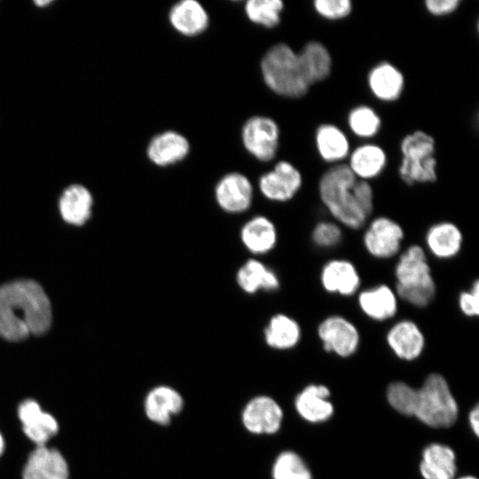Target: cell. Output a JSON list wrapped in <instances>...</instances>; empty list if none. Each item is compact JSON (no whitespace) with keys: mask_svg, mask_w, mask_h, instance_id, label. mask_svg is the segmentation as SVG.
<instances>
[{"mask_svg":"<svg viewBox=\"0 0 479 479\" xmlns=\"http://www.w3.org/2000/svg\"><path fill=\"white\" fill-rule=\"evenodd\" d=\"M348 125L355 136L370 138L380 131L381 120L373 108L361 105L352 108L349 113Z\"/></svg>","mask_w":479,"mask_h":479,"instance_id":"d6a6232c","label":"cell"},{"mask_svg":"<svg viewBox=\"0 0 479 479\" xmlns=\"http://www.w3.org/2000/svg\"><path fill=\"white\" fill-rule=\"evenodd\" d=\"M283 411L271 397L257 396L251 398L241 412L244 428L251 434L271 435L281 427Z\"/></svg>","mask_w":479,"mask_h":479,"instance_id":"7c38bea8","label":"cell"},{"mask_svg":"<svg viewBox=\"0 0 479 479\" xmlns=\"http://www.w3.org/2000/svg\"><path fill=\"white\" fill-rule=\"evenodd\" d=\"M302 185L299 169L287 161H280L274 168L261 176L259 189L268 200L286 202L292 200Z\"/></svg>","mask_w":479,"mask_h":479,"instance_id":"8fae6325","label":"cell"},{"mask_svg":"<svg viewBox=\"0 0 479 479\" xmlns=\"http://www.w3.org/2000/svg\"><path fill=\"white\" fill-rule=\"evenodd\" d=\"M367 83L376 98L390 102L398 99L401 96L404 86V78L397 67L383 61L370 70Z\"/></svg>","mask_w":479,"mask_h":479,"instance_id":"7402d4cb","label":"cell"},{"mask_svg":"<svg viewBox=\"0 0 479 479\" xmlns=\"http://www.w3.org/2000/svg\"><path fill=\"white\" fill-rule=\"evenodd\" d=\"M22 479H69L70 467L64 454L49 444L35 446L21 468Z\"/></svg>","mask_w":479,"mask_h":479,"instance_id":"30bf717a","label":"cell"},{"mask_svg":"<svg viewBox=\"0 0 479 479\" xmlns=\"http://www.w3.org/2000/svg\"><path fill=\"white\" fill-rule=\"evenodd\" d=\"M402 160L398 168L401 180L406 185L434 183L437 179L436 141L423 130L407 134L401 141Z\"/></svg>","mask_w":479,"mask_h":479,"instance_id":"8992f818","label":"cell"},{"mask_svg":"<svg viewBox=\"0 0 479 479\" xmlns=\"http://www.w3.org/2000/svg\"><path fill=\"white\" fill-rule=\"evenodd\" d=\"M215 198L224 211L241 213L252 203L253 186L245 175L239 172L228 173L217 182Z\"/></svg>","mask_w":479,"mask_h":479,"instance_id":"2e32d148","label":"cell"},{"mask_svg":"<svg viewBox=\"0 0 479 479\" xmlns=\"http://www.w3.org/2000/svg\"><path fill=\"white\" fill-rule=\"evenodd\" d=\"M238 286L247 294L259 290L274 291L279 287L278 275L262 262L255 259L247 261L238 271Z\"/></svg>","mask_w":479,"mask_h":479,"instance_id":"f1b7e54d","label":"cell"},{"mask_svg":"<svg viewBox=\"0 0 479 479\" xmlns=\"http://www.w3.org/2000/svg\"><path fill=\"white\" fill-rule=\"evenodd\" d=\"M51 1L50 0H39V1H35V4L39 5V6H43V5H47L51 3Z\"/></svg>","mask_w":479,"mask_h":479,"instance_id":"b9f144b4","label":"cell"},{"mask_svg":"<svg viewBox=\"0 0 479 479\" xmlns=\"http://www.w3.org/2000/svg\"><path fill=\"white\" fill-rule=\"evenodd\" d=\"M5 449H6V440L3 432L0 430V458L4 455Z\"/></svg>","mask_w":479,"mask_h":479,"instance_id":"60d3db41","label":"cell"},{"mask_svg":"<svg viewBox=\"0 0 479 479\" xmlns=\"http://www.w3.org/2000/svg\"><path fill=\"white\" fill-rule=\"evenodd\" d=\"M316 12L329 20H338L346 18L352 12L350 0H316L313 2Z\"/></svg>","mask_w":479,"mask_h":479,"instance_id":"8d00e7d4","label":"cell"},{"mask_svg":"<svg viewBox=\"0 0 479 479\" xmlns=\"http://www.w3.org/2000/svg\"><path fill=\"white\" fill-rule=\"evenodd\" d=\"M284 4L280 0H249L245 4V12L255 24L274 27L280 22Z\"/></svg>","mask_w":479,"mask_h":479,"instance_id":"1f68e13d","label":"cell"},{"mask_svg":"<svg viewBox=\"0 0 479 479\" xmlns=\"http://www.w3.org/2000/svg\"><path fill=\"white\" fill-rule=\"evenodd\" d=\"M458 404L444 377L430 373L415 390L412 416L432 428H448L458 417Z\"/></svg>","mask_w":479,"mask_h":479,"instance_id":"5b68a950","label":"cell"},{"mask_svg":"<svg viewBox=\"0 0 479 479\" xmlns=\"http://www.w3.org/2000/svg\"><path fill=\"white\" fill-rule=\"evenodd\" d=\"M51 324V303L38 283L21 279L0 287L1 337L20 342L46 333Z\"/></svg>","mask_w":479,"mask_h":479,"instance_id":"6da1fadb","label":"cell"},{"mask_svg":"<svg viewBox=\"0 0 479 479\" xmlns=\"http://www.w3.org/2000/svg\"><path fill=\"white\" fill-rule=\"evenodd\" d=\"M395 291L399 300L425 308L435 299L436 284L425 248L412 244L397 255L394 267Z\"/></svg>","mask_w":479,"mask_h":479,"instance_id":"3957f363","label":"cell"},{"mask_svg":"<svg viewBox=\"0 0 479 479\" xmlns=\"http://www.w3.org/2000/svg\"><path fill=\"white\" fill-rule=\"evenodd\" d=\"M416 389L402 381L391 383L387 390L389 404L399 413L412 416Z\"/></svg>","mask_w":479,"mask_h":479,"instance_id":"d590c367","label":"cell"},{"mask_svg":"<svg viewBox=\"0 0 479 479\" xmlns=\"http://www.w3.org/2000/svg\"><path fill=\"white\" fill-rule=\"evenodd\" d=\"M279 136L277 122L263 115L250 117L241 130V140L245 149L261 161H270L276 156Z\"/></svg>","mask_w":479,"mask_h":479,"instance_id":"9c48e42d","label":"cell"},{"mask_svg":"<svg viewBox=\"0 0 479 479\" xmlns=\"http://www.w3.org/2000/svg\"><path fill=\"white\" fill-rule=\"evenodd\" d=\"M240 239L247 250L255 255L271 251L278 240L273 222L266 216H258L248 220L241 228Z\"/></svg>","mask_w":479,"mask_h":479,"instance_id":"d4e9b609","label":"cell"},{"mask_svg":"<svg viewBox=\"0 0 479 479\" xmlns=\"http://www.w3.org/2000/svg\"><path fill=\"white\" fill-rule=\"evenodd\" d=\"M181 394L168 385H159L150 389L144 401V411L152 422L165 426L183 409Z\"/></svg>","mask_w":479,"mask_h":479,"instance_id":"ac0fdd59","label":"cell"},{"mask_svg":"<svg viewBox=\"0 0 479 479\" xmlns=\"http://www.w3.org/2000/svg\"><path fill=\"white\" fill-rule=\"evenodd\" d=\"M388 162L386 152L378 145L363 144L349 155L347 165L356 178L367 181L379 177Z\"/></svg>","mask_w":479,"mask_h":479,"instance_id":"603a6c76","label":"cell"},{"mask_svg":"<svg viewBox=\"0 0 479 479\" xmlns=\"http://www.w3.org/2000/svg\"><path fill=\"white\" fill-rule=\"evenodd\" d=\"M386 342L398 358L412 361L422 354L426 339L423 331L414 320L401 318L388 329Z\"/></svg>","mask_w":479,"mask_h":479,"instance_id":"5bb4252c","label":"cell"},{"mask_svg":"<svg viewBox=\"0 0 479 479\" xmlns=\"http://www.w3.org/2000/svg\"><path fill=\"white\" fill-rule=\"evenodd\" d=\"M299 62L308 84L311 86L326 79L332 69V57L320 42H308L297 52Z\"/></svg>","mask_w":479,"mask_h":479,"instance_id":"484cf974","label":"cell"},{"mask_svg":"<svg viewBox=\"0 0 479 479\" xmlns=\"http://www.w3.org/2000/svg\"><path fill=\"white\" fill-rule=\"evenodd\" d=\"M362 244L366 253L378 260L396 257L402 251L404 231L396 220L379 216L365 224Z\"/></svg>","mask_w":479,"mask_h":479,"instance_id":"52a82bcc","label":"cell"},{"mask_svg":"<svg viewBox=\"0 0 479 479\" xmlns=\"http://www.w3.org/2000/svg\"><path fill=\"white\" fill-rule=\"evenodd\" d=\"M272 479H312L303 459L294 452L285 451L275 459L271 468Z\"/></svg>","mask_w":479,"mask_h":479,"instance_id":"836d02e7","label":"cell"},{"mask_svg":"<svg viewBox=\"0 0 479 479\" xmlns=\"http://www.w3.org/2000/svg\"><path fill=\"white\" fill-rule=\"evenodd\" d=\"M265 84L276 94L291 98L304 96L310 87L303 75L297 52L279 43L271 46L261 61Z\"/></svg>","mask_w":479,"mask_h":479,"instance_id":"277c9868","label":"cell"},{"mask_svg":"<svg viewBox=\"0 0 479 479\" xmlns=\"http://www.w3.org/2000/svg\"><path fill=\"white\" fill-rule=\"evenodd\" d=\"M357 180L346 164H335L321 176L318 182L319 199L333 220L351 230L363 228L369 218L355 193Z\"/></svg>","mask_w":479,"mask_h":479,"instance_id":"7a4b0ae2","label":"cell"},{"mask_svg":"<svg viewBox=\"0 0 479 479\" xmlns=\"http://www.w3.org/2000/svg\"><path fill=\"white\" fill-rule=\"evenodd\" d=\"M20 426L26 438L35 446L49 444V442L59 431V423L57 418L44 410Z\"/></svg>","mask_w":479,"mask_h":479,"instance_id":"4dcf8cb0","label":"cell"},{"mask_svg":"<svg viewBox=\"0 0 479 479\" xmlns=\"http://www.w3.org/2000/svg\"><path fill=\"white\" fill-rule=\"evenodd\" d=\"M463 245V234L459 227L450 221L431 224L425 233L427 254L438 260H450L457 256Z\"/></svg>","mask_w":479,"mask_h":479,"instance_id":"e0dca14e","label":"cell"},{"mask_svg":"<svg viewBox=\"0 0 479 479\" xmlns=\"http://www.w3.org/2000/svg\"><path fill=\"white\" fill-rule=\"evenodd\" d=\"M266 344L275 349L286 350L294 348L301 341L302 328L299 323L284 313L273 315L263 331Z\"/></svg>","mask_w":479,"mask_h":479,"instance_id":"4316f807","label":"cell"},{"mask_svg":"<svg viewBox=\"0 0 479 479\" xmlns=\"http://www.w3.org/2000/svg\"><path fill=\"white\" fill-rule=\"evenodd\" d=\"M190 144L182 134L166 130L154 136L146 148L148 159L159 167L173 165L189 153Z\"/></svg>","mask_w":479,"mask_h":479,"instance_id":"d6986e66","label":"cell"},{"mask_svg":"<svg viewBox=\"0 0 479 479\" xmlns=\"http://www.w3.org/2000/svg\"><path fill=\"white\" fill-rule=\"evenodd\" d=\"M458 305L460 312L467 318L479 315V281L475 279L468 289L459 293Z\"/></svg>","mask_w":479,"mask_h":479,"instance_id":"74e56055","label":"cell"},{"mask_svg":"<svg viewBox=\"0 0 479 479\" xmlns=\"http://www.w3.org/2000/svg\"><path fill=\"white\" fill-rule=\"evenodd\" d=\"M469 424L472 430L478 436L479 434V409L478 405H475L474 409L471 410L468 417Z\"/></svg>","mask_w":479,"mask_h":479,"instance_id":"ab89813d","label":"cell"},{"mask_svg":"<svg viewBox=\"0 0 479 479\" xmlns=\"http://www.w3.org/2000/svg\"><path fill=\"white\" fill-rule=\"evenodd\" d=\"M343 240L342 226L334 220H321L311 231L312 243L320 249L337 247Z\"/></svg>","mask_w":479,"mask_h":479,"instance_id":"e575fe53","label":"cell"},{"mask_svg":"<svg viewBox=\"0 0 479 479\" xmlns=\"http://www.w3.org/2000/svg\"><path fill=\"white\" fill-rule=\"evenodd\" d=\"M459 479H476V478L472 475H466V476L459 477Z\"/></svg>","mask_w":479,"mask_h":479,"instance_id":"7bdbcfd3","label":"cell"},{"mask_svg":"<svg viewBox=\"0 0 479 479\" xmlns=\"http://www.w3.org/2000/svg\"><path fill=\"white\" fill-rule=\"evenodd\" d=\"M315 143L321 159L329 163L342 161L349 153V142L346 134L331 123H324L317 128Z\"/></svg>","mask_w":479,"mask_h":479,"instance_id":"83f0119b","label":"cell"},{"mask_svg":"<svg viewBox=\"0 0 479 479\" xmlns=\"http://www.w3.org/2000/svg\"><path fill=\"white\" fill-rule=\"evenodd\" d=\"M317 334L326 351L341 357L354 355L361 342L360 332L357 326L340 314L324 318L318 325Z\"/></svg>","mask_w":479,"mask_h":479,"instance_id":"ba28073f","label":"cell"},{"mask_svg":"<svg viewBox=\"0 0 479 479\" xmlns=\"http://www.w3.org/2000/svg\"><path fill=\"white\" fill-rule=\"evenodd\" d=\"M323 289L331 294L349 297L358 293L361 276L356 265L345 258L326 261L319 272Z\"/></svg>","mask_w":479,"mask_h":479,"instance_id":"4fadbf2b","label":"cell"},{"mask_svg":"<svg viewBox=\"0 0 479 479\" xmlns=\"http://www.w3.org/2000/svg\"><path fill=\"white\" fill-rule=\"evenodd\" d=\"M330 390L324 385L310 384L295 397L294 406L298 414L311 423L327 420L334 413V406L327 399Z\"/></svg>","mask_w":479,"mask_h":479,"instance_id":"44dd1931","label":"cell"},{"mask_svg":"<svg viewBox=\"0 0 479 479\" xmlns=\"http://www.w3.org/2000/svg\"><path fill=\"white\" fill-rule=\"evenodd\" d=\"M357 302L360 311L375 322H385L396 317L399 298L394 287L388 284H378L359 290Z\"/></svg>","mask_w":479,"mask_h":479,"instance_id":"9a60e30c","label":"cell"},{"mask_svg":"<svg viewBox=\"0 0 479 479\" xmlns=\"http://www.w3.org/2000/svg\"><path fill=\"white\" fill-rule=\"evenodd\" d=\"M456 470V456L451 447L434 443L423 450L420 471L424 479H452Z\"/></svg>","mask_w":479,"mask_h":479,"instance_id":"cb8c5ba5","label":"cell"},{"mask_svg":"<svg viewBox=\"0 0 479 479\" xmlns=\"http://www.w3.org/2000/svg\"><path fill=\"white\" fill-rule=\"evenodd\" d=\"M172 27L185 36H196L208 27L209 18L204 6L195 0L176 3L169 12Z\"/></svg>","mask_w":479,"mask_h":479,"instance_id":"ffe728a7","label":"cell"},{"mask_svg":"<svg viewBox=\"0 0 479 479\" xmlns=\"http://www.w3.org/2000/svg\"><path fill=\"white\" fill-rule=\"evenodd\" d=\"M460 3V0H427L424 4L430 14L444 16L454 12Z\"/></svg>","mask_w":479,"mask_h":479,"instance_id":"f35d334b","label":"cell"},{"mask_svg":"<svg viewBox=\"0 0 479 479\" xmlns=\"http://www.w3.org/2000/svg\"><path fill=\"white\" fill-rule=\"evenodd\" d=\"M91 205L90 192L82 185H74L63 192L59 210L66 222L81 225L90 217Z\"/></svg>","mask_w":479,"mask_h":479,"instance_id":"f546056e","label":"cell"}]
</instances>
